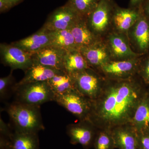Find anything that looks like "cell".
<instances>
[{
    "instance_id": "cell-17",
    "label": "cell",
    "mask_w": 149,
    "mask_h": 149,
    "mask_svg": "<svg viewBox=\"0 0 149 149\" xmlns=\"http://www.w3.org/2000/svg\"><path fill=\"white\" fill-rule=\"evenodd\" d=\"M130 124L137 133L149 130V97H143L135 111Z\"/></svg>"
},
{
    "instance_id": "cell-8",
    "label": "cell",
    "mask_w": 149,
    "mask_h": 149,
    "mask_svg": "<svg viewBox=\"0 0 149 149\" xmlns=\"http://www.w3.org/2000/svg\"><path fill=\"white\" fill-rule=\"evenodd\" d=\"M114 9L111 0H100L95 8L86 18L88 26L97 36L107 29Z\"/></svg>"
},
{
    "instance_id": "cell-6",
    "label": "cell",
    "mask_w": 149,
    "mask_h": 149,
    "mask_svg": "<svg viewBox=\"0 0 149 149\" xmlns=\"http://www.w3.org/2000/svg\"><path fill=\"white\" fill-rule=\"evenodd\" d=\"M81 17L76 11L65 4L52 13L42 27L48 31L70 29Z\"/></svg>"
},
{
    "instance_id": "cell-25",
    "label": "cell",
    "mask_w": 149,
    "mask_h": 149,
    "mask_svg": "<svg viewBox=\"0 0 149 149\" xmlns=\"http://www.w3.org/2000/svg\"><path fill=\"white\" fill-rule=\"evenodd\" d=\"M100 0H68L66 4L82 17L87 18L95 8Z\"/></svg>"
},
{
    "instance_id": "cell-3",
    "label": "cell",
    "mask_w": 149,
    "mask_h": 149,
    "mask_svg": "<svg viewBox=\"0 0 149 149\" xmlns=\"http://www.w3.org/2000/svg\"><path fill=\"white\" fill-rule=\"evenodd\" d=\"M13 91L15 94V101L20 103L40 106L54 100V93L48 81L22 85L15 83Z\"/></svg>"
},
{
    "instance_id": "cell-15",
    "label": "cell",
    "mask_w": 149,
    "mask_h": 149,
    "mask_svg": "<svg viewBox=\"0 0 149 149\" xmlns=\"http://www.w3.org/2000/svg\"><path fill=\"white\" fill-rule=\"evenodd\" d=\"M89 67H101L109 61V54L106 47L100 42L79 49Z\"/></svg>"
},
{
    "instance_id": "cell-23",
    "label": "cell",
    "mask_w": 149,
    "mask_h": 149,
    "mask_svg": "<svg viewBox=\"0 0 149 149\" xmlns=\"http://www.w3.org/2000/svg\"><path fill=\"white\" fill-rule=\"evenodd\" d=\"M109 45L112 54L118 58H130L136 56L125 39L117 34L109 36Z\"/></svg>"
},
{
    "instance_id": "cell-14",
    "label": "cell",
    "mask_w": 149,
    "mask_h": 149,
    "mask_svg": "<svg viewBox=\"0 0 149 149\" xmlns=\"http://www.w3.org/2000/svg\"><path fill=\"white\" fill-rule=\"evenodd\" d=\"M63 72L64 71L33 63L30 67L24 71L23 78L16 84L22 85L26 83L47 81L56 74Z\"/></svg>"
},
{
    "instance_id": "cell-4",
    "label": "cell",
    "mask_w": 149,
    "mask_h": 149,
    "mask_svg": "<svg viewBox=\"0 0 149 149\" xmlns=\"http://www.w3.org/2000/svg\"><path fill=\"white\" fill-rule=\"evenodd\" d=\"M54 101L78 118L87 120L91 106V100L80 94L76 89L55 95Z\"/></svg>"
},
{
    "instance_id": "cell-12",
    "label": "cell",
    "mask_w": 149,
    "mask_h": 149,
    "mask_svg": "<svg viewBox=\"0 0 149 149\" xmlns=\"http://www.w3.org/2000/svg\"><path fill=\"white\" fill-rule=\"evenodd\" d=\"M11 44L33 54L50 45L49 31L42 27L33 35Z\"/></svg>"
},
{
    "instance_id": "cell-27",
    "label": "cell",
    "mask_w": 149,
    "mask_h": 149,
    "mask_svg": "<svg viewBox=\"0 0 149 149\" xmlns=\"http://www.w3.org/2000/svg\"><path fill=\"white\" fill-rule=\"evenodd\" d=\"M11 70L10 74L6 77L0 78V99L1 100H5L8 97V92L10 89H13V77Z\"/></svg>"
},
{
    "instance_id": "cell-29",
    "label": "cell",
    "mask_w": 149,
    "mask_h": 149,
    "mask_svg": "<svg viewBox=\"0 0 149 149\" xmlns=\"http://www.w3.org/2000/svg\"><path fill=\"white\" fill-rule=\"evenodd\" d=\"M13 132L12 131L10 127L6 123L1 117L0 120V136L10 139Z\"/></svg>"
},
{
    "instance_id": "cell-1",
    "label": "cell",
    "mask_w": 149,
    "mask_h": 149,
    "mask_svg": "<svg viewBox=\"0 0 149 149\" xmlns=\"http://www.w3.org/2000/svg\"><path fill=\"white\" fill-rule=\"evenodd\" d=\"M143 97L141 88L132 82L110 85L91 100L87 120L95 127L110 130L130 123Z\"/></svg>"
},
{
    "instance_id": "cell-16",
    "label": "cell",
    "mask_w": 149,
    "mask_h": 149,
    "mask_svg": "<svg viewBox=\"0 0 149 149\" xmlns=\"http://www.w3.org/2000/svg\"><path fill=\"white\" fill-rule=\"evenodd\" d=\"M141 8L114 9L112 18L116 27L121 31L128 30L137 22L141 15Z\"/></svg>"
},
{
    "instance_id": "cell-11",
    "label": "cell",
    "mask_w": 149,
    "mask_h": 149,
    "mask_svg": "<svg viewBox=\"0 0 149 149\" xmlns=\"http://www.w3.org/2000/svg\"><path fill=\"white\" fill-rule=\"evenodd\" d=\"M111 132L115 148L139 149L137 132L130 123L116 127Z\"/></svg>"
},
{
    "instance_id": "cell-9",
    "label": "cell",
    "mask_w": 149,
    "mask_h": 149,
    "mask_svg": "<svg viewBox=\"0 0 149 149\" xmlns=\"http://www.w3.org/2000/svg\"><path fill=\"white\" fill-rule=\"evenodd\" d=\"M95 127L89 120H81L80 122L68 125L67 133L72 145L80 144L85 149H89L94 145L97 133Z\"/></svg>"
},
{
    "instance_id": "cell-18",
    "label": "cell",
    "mask_w": 149,
    "mask_h": 149,
    "mask_svg": "<svg viewBox=\"0 0 149 149\" xmlns=\"http://www.w3.org/2000/svg\"><path fill=\"white\" fill-rule=\"evenodd\" d=\"M49 33L50 45L62 49L67 52L79 50L70 29L49 31Z\"/></svg>"
},
{
    "instance_id": "cell-13",
    "label": "cell",
    "mask_w": 149,
    "mask_h": 149,
    "mask_svg": "<svg viewBox=\"0 0 149 149\" xmlns=\"http://www.w3.org/2000/svg\"><path fill=\"white\" fill-rule=\"evenodd\" d=\"M77 49L86 47L99 42L97 36L90 29L86 18L81 17L70 29Z\"/></svg>"
},
{
    "instance_id": "cell-34",
    "label": "cell",
    "mask_w": 149,
    "mask_h": 149,
    "mask_svg": "<svg viewBox=\"0 0 149 149\" xmlns=\"http://www.w3.org/2000/svg\"><path fill=\"white\" fill-rule=\"evenodd\" d=\"M22 1V0H9V1L10 3L11 6L13 7L21 2Z\"/></svg>"
},
{
    "instance_id": "cell-22",
    "label": "cell",
    "mask_w": 149,
    "mask_h": 149,
    "mask_svg": "<svg viewBox=\"0 0 149 149\" xmlns=\"http://www.w3.org/2000/svg\"><path fill=\"white\" fill-rule=\"evenodd\" d=\"M136 62L131 60L108 61L102 66L107 74L114 76H122L131 73L135 69Z\"/></svg>"
},
{
    "instance_id": "cell-28",
    "label": "cell",
    "mask_w": 149,
    "mask_h": 149,
    "mask_svg": "<svg viewBox=\"0 0 149 149\" xmlns=\"http://www.w3.org/2000/svg\"><path fill=\"white\" fill-rule=\"evenodd\" d=\"M137 133L139 149H149V130Z\"/></svg>"
},
{
    "instance_id": "cell-35",
    "label": "cell",
    "mask_w": 149,
    "mask_h": 149,
    "mask_svg": "<svg viewBox=\"0 0 149 149\" xmlns=\"http://www.w3.org/2000/svg\"></svg>"
},
{
    "instance_id": "cell-31",
    "label": "cell",
    "mask_w": 149,
    "mask_h": 149,
    "mask_svg": "<svg viewBox=\"0 0 149 149\" xmlns=\"http://www.w3.org/2000/svg\"><path fill=\"white\" fill-rule=\"evenodd\" d=\"M140 8L143 13L149 18V0H145Z\"/></svg>"
},
{
    "instance_id": "cell-5",
    "label": "cell",
    "mask_w": 149,
    "mask_h": 149,
    "mask_svg": "<svg viewBox=\"0 0 149 149\" xmlns=\"http://www.w3.org/2000/svg\"><path fill=\"white\" fill-rule=\"evenodd\" d=\"M1 63L11 70L20 69L25 71L33 64L32 54L12 45L0 44Z\"/></svg>"
},
{
    "instance_id": "cell-30",
    "label": "cell",
    "mask_w": 149,
    "mask_h": 149,
    "mask_svg": "<svg viewBox=\"0 0 149 149\" xmlns=\"http://www.w3.org/2000/svg\"><path fill=\"white\" fill-rule=\"evenodd\" d=\"M12 8V7L9 0H0V12L1 13L7 11Z\"/></svg>"
},
{
    "instance_id": "cell-7",
    "label": "cell",
    "mask_w": 149,
    "mask_h": 149,
    "mask_svg": "<svg viewBox=\"0 0 149 149\" xmlns=\"http://www.w3.org/2000/svg\"><path fill=\"white\" fill-rule=\"evenodd\" d=\"M71 75L75 89L80 94L91 100L98 97L102 91L100 80L90 68Z\"/></svg>"
},
{
    "instance_id": "cell-21",
    "label": "cell",
    "mask_w": 149,
    "mask_h": 149,
    "mask_svg": "<svg viewBox=\"0 0 149 149\" xmlns=\"http://www.w3.org/2000/svg\"><path fill=\"white\" fill-rule=\"evenodd\" d=\"M141 11V15L135 24L133 35L141 51H145L149 47V20Z\"/></svg>"
},
{
    "instance_id": "cell-26",
    "label": "cell",
    "mask_w": 149,
    "mask_h": 149,
    "mask_svg": "<svg viewBox=\"0 0 149 149\" xmlns=\"http://www.w3.org/2000/svg\"><path fill=\"white\" fill-rule=\"evenodd\" d=\"M93 146L95 149L115 148L111 130H102L97 133Z\"/></svg>"
},
{
    "instance_id": "cell-20",
    "label": "cell",
    "mask_w": 149,
    "mask_h": 149,
    "mask_svg": "<svg viewBox=\"0 0 149 149\" xmlns=\"http://www.w3.org/2000/svg\"><path fill=\"white\" fill-rule=\"evenodd\" d=\"M11 149H39L38 133L13 131L10 139Z\"/></svg>"
},
{
    "instance_id": "cell-32",
    "label": "cell",
    "mask_w": 149,
    "mask_h": 149,
    "mask_svg": "<svg viewBox=\"0 0 149 149\" xmlns=\"http://www.w3.org/2000/svg\"><path fill=\"white\" fill-rule=\"evenodd\" d=\"M143 76L145 80L149 83V59L147 61L143 68Z\"/></svg>"
},
{
    "instance_id": "cell-24",
    "label": "cell",
    "mask_w": 149,
    "mask_h": 149,
    "mask_svg": "<svg viewBox=\"0 0 149 149\" xmlns=\"http://www.w3.org/2000/svg\"><path fill=\"white\" fill-rule=\"evenodd\" d=\"M48 82L55 95L75 89L72 75L65 72L56 74L48 80Z\"/></svg>"
},
{
    "instance_id": "cell-19",
    "label": "cell",
    "mask_w": 149,
    "mask_h": 149,
    "mask_svg": "<svg viewBox=\"0 0 149 149\" xmlns=\"http://www.w3.org/2000/svg\"><path fill=\"white\" fill-rule=\"evenodd\" d=\"M86 60L79 50L67 52L63 61L65 72L72 74L89 68Z\"/></svg>"
},
{
    "instance_id": "cell-10",
    "label": "cell",
    "mask_w": 149,
    "mask_h": 149,
    "mask_svg": "<svg viewBox=\"0 0 149 149\" xmlns=\"http://www.w3.org/2000/svg\"><path fill=\"white\" fill-rule=\"evenodd\" d=\"M67 52L50 45L32 54V61L33 63L64 71L63 61Z\"/></svg>"
},
{
    "instance_id": "cell-2",
    "label": "cell",
    "mask_w": 149,
    "mask_h": 149,
    "mask_svg": "<svg viewBox=\"0 0 149 149\" xmlns=\"http://www.w3.org/2000/svg\"><path fill=\"white\" fill-rule=\"evenodd\" d=\"M6 110L14 126V131L38 133L45 129L40 106L15 102L7 106Z\"/></svg>"
},
{
    "instance_id": "cell-33",
    "label": "cell",
    "mask_w": 149,
    "mask_h": 149,
    "mask_svg": "<svg viewBox=\"0 0 149 149\" xmlns=\"http://www.w3.org/2000/svg\"><path fill=\"white\" fill-rule=\"evenodd\" d=\"M145 0H130V3L133 7L141 6Z\"/></svg>"
}]
</instances>
